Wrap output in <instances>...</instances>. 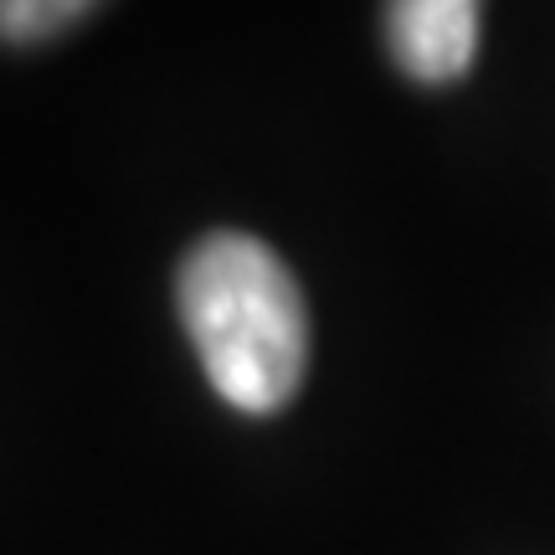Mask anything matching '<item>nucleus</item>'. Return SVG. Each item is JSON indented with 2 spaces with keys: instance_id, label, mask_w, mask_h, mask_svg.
Returning <instances> with one entry per match:
<instances>
[{
  "instance_id": "2",
  "label": "nucleus",
  "mask_w": 555,
  "mask_h": 555,
  "mask_svg": "<svg viewBox=\"0 0 555 555\" xmlns=\"http://www.w3.org/2000/svg\"><path fill=\"white\" fill-rule=\"evenodd\" d=\"M478 11L483 0H386L380 37L412 82H457L478 57Z\"/></svg>"
},
{
  "instance_id": "3",
  "label": "nucleus",
  "mask_w": 555,
  "mask_h": 555,
  "mask_svg": "<svg viewBox=\"0 0 555 555\" xmlns=\"http://www.w3.org/2000/svg\"><path fill=\"white\" fill-rule=\"evenodd\" d=\"M99 0H0V41L5 47H41L78 26Z\"/></svg>"
},
{
  "instance_id": "1",
  "label": "nucleus",
  "mask_w": 555,
  "mask_h": 555,
  "mask_svg": "<svg viewBox=\"0 0 555 555\" xmlns=\"http://www.w3.org/2000/svg\"><path fill=\"white\" fill-rule=\"evenodd\" d=\"M176 314L227 406L273 416L309 371V309L298 278L262 237L206 232L176 268Z\"/></svg>"
}]
</instances>
